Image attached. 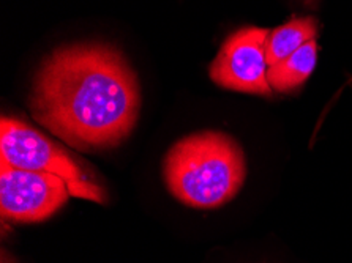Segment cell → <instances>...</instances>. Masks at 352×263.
<instances>
[{"label":"cell","instance_id":"1","mask_svg":"<svg viewBox=\"0 0 352 263\" xmlns=\"http://www.w3.org/2000/svg\"><path fill=\"white\" fill-rule=\"evenodd\" d=\"M140 87L122 54L103 45L62 47L43 62L30 96L34 119L79 150L119 145L136 125Z\"/></svg>","mask_w":352,"mask_h":263},{"label":"cell","instance_id":"2","mask_svg":"<svg viewBox=\"0 0 352 263\" xmlns=\"http://www.w3.org/2000/svg\"><path fill=\"white\" fill-rule=\"evenodd\" d=\"M170 194L185 205L210 210L237 196L247 175L240 145L218 131L196 133L175 142L164 158Z\"/></svg>","mask_w":352,"mask_h":263},{"label":"cell","instance_id":"3","mask_svg":"<svg viewBox=\"0 0 352 263\" xmlns=\"http://www.w3.org/2000/svg\"><path fill=\"white\" fill-rule=\"evenodd\" d=\"M0 150L2 161L14 168L60 176L73 197L98 203L108 201L106 191L72 155L28 123L3 117L0 123Z\"/></svg>","mask_w":352,"mask_h":263},{"label":"cell","instance_id":"4","mask_svg":"<svg viewBox=\"0 0 352 263\" xmlns=\"http://www.w3.org/2000/svg\"><path fill=\"white\" fill-rule=\"evenodd\" d=\"M70 190L60 176L0 163V210L13 222H41L65 205Z\"/></svg>","mask_w":352,"mask_h":263},{"label":"cell","instance_id":"5","mask_svg":"<svg viewBox=\"0 0 352 263\" xmlns=\"http://www.w3.org/2000/svg\"><path fill=\"white\" fill-rule=\"evenodd\" d=\"M270 30L245 27L223 43L210 65V78L220 87L242 93L270 96L265 40Z\"/></svg>","mask_w":352,"mask_h":263},{"label":"cell","instance_id":"6","mask_svg":"<svg viewBox=\"0 0 352 263\" xmlns=\"http://www.w3.org/2000/svg\"><path fill=\"white\" fill-rule=\"evenodd\" d=\"M316 58L318 45L316 41L311 40L285 60L269 67L267 79L272 90L286 93L300 87L316 67Z\"/></svg>","mask_w":352,"mask_h":263},{"label":"cell","instance_id":"7","mask_svg":"<svg viewBox=\"0 0 352 263\" xmlns=\"http://www.w3.org/2000/svg\"><path fill=\"white\" fill-rule=\"evenodd\" d=\"M316 30V23H314L313 18L292 19L285 25L270 30L267 40H265L267 65L272 67L275 63L285 60L291 54L300 49L303 45H307L308 41L314 40Z\"/></svg>","mask_w":352,"mask_h":263},{"label":"cell","instance_id":"8","mask_svg":"<svg viewBox=\"0 0 352 263\" xmlns=\"http://www.w3.org/2000/svg\"><path fill=\"white\" fill-rule=\"evenodd\" d=\"M2 263H13V260H10L8 257L3 255V257H2Z\"/></svg>","mask_w":352,"mask_h":263},{"label":"cell","instance_id":"9","mask_svg":"<svg viewBox=\"0 0 352 263\" xmlns=\"http://www.w3.org/2000/svg\"><path fill=\"white\" fill-rule=\"evenodd\" d=\"M305 2H307V3H311V2H314V0H305Z\"/></svg>","mask_w":352,"mask_h":263}]
</instances>
